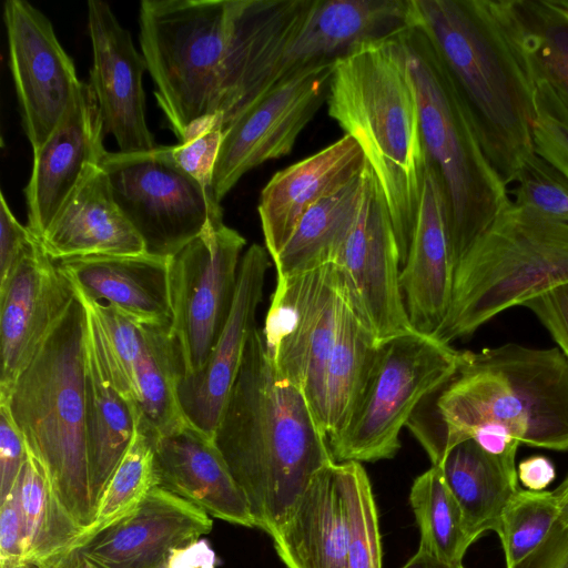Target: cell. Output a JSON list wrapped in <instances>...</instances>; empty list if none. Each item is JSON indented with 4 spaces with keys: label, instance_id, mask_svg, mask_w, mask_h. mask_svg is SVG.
I'll list each match as a JSON object with an SVG mask.
<instances>
[{
    "label": "cell",
    "instance_id": "cell-52",
    "mask_svg": "<svg viewBox=\"0 0 568 568\" xmlns=\"http://www.w3.org/2000/svg\"><path fill=\"white\" fill-rule=\"evenodd\" d=\"M1 568H37L22 560H0Z\"/></svg>",
    "mask_w": 568,
    "mask_h": 568
},
{
    "label": "cell",
    "instance_id": "cell-49",
    "mask_svg": "<svg viewBox=\"0 0 568 568\" xmlns=\"http://www.w3.org/2000/svg\"><path fill=\"white\" fill-rule=\"evenodd\" d=\"M215 555L203 541L176 549L158 568H214ZM55 568L57 565L51 564Z\"/></svg>",
    "mask_w": 568,
    "mask_h": 568
},
{
    "label": "cell",
    "instance_id": "cell-14",
    "mask_svg": "<svg viewBox=\"0 0 568 568\" xmlns=\"http://www.w3.org/2000/svg\"><path fill=\"white\" fill-rule=\"evenodd\" d=\"M334 63L321 61L294 69L225 130L211 184L216 202L252 169L292 152L327 100Z\"/></svg>",
    "mask_w": 568,
    "mask_h": 568
},
{
    "label": "cell",
    "instance_id": "cell-12",
    "mask_svg": "<svg viewBox=\"0 0 568 568\" xmlns=\"http://www.w3.org/2000/svg\"><path fill=\"white\" fill-rule=\"evenodd\" d=\"M341 302V281L333 264L276 276L261 328L275 369L301 390L322 427L325 372Z\"/></svg>",
    "mask_w": 568,
    "mask_h": 568
},
{
    "label": "cell",
    "instance_id": "cell-48",
    "mask_svg": "<svg viewBox=\"0 0 568 568\" xmlns=\"http://www.w3.org/2000/svg\"><path fill=\"white\" fill-rule=\"evenodd\" d=\"M517 477L528 490L541 491L555 480L556 469L548 457L534 455L518 464Z\"/></svg>",
    "mask_w": 568,
    "mask_h": 568
},
{
    "label": "cell",
    "instance_id": "cell-7",
    "mask_svg": "<svg viewBox=\"0 0 568 568\" xmlns=\"http://www.w3.org/2000/svg\"><path fill=\"white\" fill-rule=\"evenodd\" d=\"M403 38L427 158L445 190L456 267L511 200L480 145L452 77L428 39L413 27L403 32Z\"/></svg>",
    "mask_w": 568,
    "mask_h": 568
},
{
    "label": "cell",
    "instance_id": "cell-53",
    "mask_svg": "<svg viewBox=\"0 0 568 568\" xmlns=\"http://www.w3.org/2000/svg\"><path fill=\"white\" fill-rule=\"evenodd\" d=\"M39 568H55V567H54V566H52V565H44V566H41V567H39Z\"/></svg>",
    "mask_w": 568,
    "mask_h": 568
},
{
    "label": "cell",
    "instance_id": "cell-29",
    "mask_svg": "<svg viewBox=\"0 0 568 568\" xmlns=\"http://www.w3.org/2000/svg\"><path fill=\"white\" fill-rule=\"evenodd\" d=\"M75 291L145 324L171 325V257L148 253L57 262Z\"/></svg>",
    "mask_w": 568,
    "mask_h": 568
},
{
    "label": "cell",
    "instance_id": "cell-45",
    "mask_svg": "<svg viewBox=\"0 0 568 568\" xmlns=\"http://www.w3.org/2000/svg\"><path fill=\"white\" fill-rule=\"evenodd\" d=\"M28 226L22 225L13 215L0 194V285L12 274L19 261L36 240Z\"/></svg>",
    "mask_w": 568,
    "mask_h": 568
},
{
    "label": "cell",
    "instance_id": "cell-6",
    "mask_svg": "<svg viewBox=\"0 0 568 568\" xmlns=\"http://www.w3.org/2000/svg\"><path fill=\"white\" fill-rule=\"evenodd\" d=\"M568 283V223L513 202L455 267L452 301L435 334L452 345L501 312Z\"/></svg>",
    "mask_w": 568,
    "mask_h": 568
},
{
    "label": "cell",
    "instance_id": "cell-15",
    "mask_svg": "<svg viewBox=\"0 0 568 568\" xmlns=\"http://www.w3.org/2000/svg\"><path fill=\"white\" fill-rule=\"evenodd\" d=\"M333 265L345 298L378 344L415 332L400 288V256L392 217L369 164L357 221Z\"/></svg>",
    "mask_w": 568,
    "mask_h": 568
},
{
    "label": "cell",
    "instance_id": "cell-24",
    "mask_svg": "<svg viewBox=\"0 0 568 568\" xmlns=\"http://www.w3.org/2000/svg\"><path fill=\"white\" fill-rule=\"evenodd\" d=\"M366 165L357 141L345 134L271 178L261 192L257 211L272 262L305 212L355 180Z\"/></svg>",
    "mask_w": 568,
    "mask_h": 568
},
{
    "label": "cell",
    "instance_id": "cell-47",
    "mask_svg": "<svg viewBox=\"0 0 568 568\" xmlns=\"http://www.w3.org/2000/svg\"><path fill=\"white\" fill-rule=\"evenodd\" d=\"M513 568H568V527L557 521L539 547Z\"/></svg>",
    "mask_w": 568,
    "mask_h": 568
},
{
    "label": "cell",
    "instance_id": "cell-20",
    "mask_svg": "<svg viewBox=\"0 0 568 568\" xmlns=\"http://www.w3.org/2000/svg\"><path fill=\"white\" fill-rule=\"evenodd\" d=\"M87 6L93 55L89 84L104 131L114 136L120 152L150 151L155 145L145 120L144 58L106 2L89 0Z\"/></svg>",
    "mask_w": 568,
    "mask_h": 568
},
{
    "label": "cell",
    "instance_id": "cell-46",
    "mask_svg": "<svg viewBox=\"0 0 568 568\" xmlns=\"http://www.w3.org/2000/svg\"><path fill=\"white\" fill-rule=\"evenodd\" d=\"M23 520L17 486L0 499V560L23 561Z\"/></svg>",
    "mask_w": 568,
    "mask_h": 568
},
{
    "label": "cell",
    "instance_id": "cell-3",
    "mask_svg": "<svg viewBox=\"0 0 568 568\" xmlns=\"http://www.w3.org/2000/svg\"><path fill=\"white\" fill-rule=\"evenodd\" d=\"M404 31L337 59L326 100L328 115L357 141L383 190L400 267L428 164Z\"/></svg>",
    "mask_w": 568,
    "mask_h": 568
},
{
    "label": "cell",
    "instance_id": "cell-44",
    "mask_svg": "<svg viewBox=\"0 0 568 568\" xmlns=\"http://www.w3.org/2000/svg\"><path fill=\"white\" fill-rule=\"evenodd\" d=\"M523 306L538 318L568 359V283L535 296Z\"/></svg>",
    "mask_w": 568,
    "mask_h": 568
},
{
    "label": "cell",
    "instance_id": "cell-31",
    "mask_svg": "<svg viewBox=\"0 0 568 568\" xmlns=\"http://www.w3.org/2000/svg\"><path fill=\"white\" fill-rule=\"evenodd\" d=\"M438 466L471 539L496 532L504 509L519 489L516 459L491 455L468 438L455 445Z\"/></svg>",
    "mask_w": 568,
    "mask_h": 568
},
{
    "label": "cell",
    "instance_id": "cell-27",
    "mask_svg": "<svg viewBox=\"0 0 568 568\" xmlns=\"http://www.w3.org/2000/svg\"><path fill=\"white\" fill-rule=\"evenodd\" d=\"M410 28V0H314L284 55L277 82L294 69L336 61Z\"/></svg>",
    "mask_w": 568,
    "mask_h": 568
},
{
    "label": "cell",
    "instance_id": "cell-33",
    "mask_svg": "<svg viewBox=\"0 0 568 568\" xmlns=\"http://www.w3.org/2000/svg\"><path fill=\"white\" fill-rule=\"evenodd\" d=\"M367 165L355 180L305 212L273 261L276 276L336 263L359 214Z\"/></svg>",
    "mask_w": 568,
    "mask_h": 568
},
{
    "label": "cell",
    "instance_id": "cell-10",
    "mask_svg": "<svg viewBox=\"0 0 568 568\" xmlns=\"http://www.w3.org/2000/svg\"><path fill=\"white\" fill-rule=\"evenodd\" d=\"M99 165L148 254L173 257L210 225L223 223L221 203L173 160L170 146L106 151Z\"/></svg>",
    "mask_w": 568,
    "mask_h": 568
},
{
    "label": "cell",
    "instance_id": "cell-23",
    "mask_svg": "<svg viewBox=\"0 0 568 568\" xmlns=\"http://www.w3.org/2000/svg\"><path fill=\"white\" fill-rule=\"evenodd\" d=\"M455 274L448 206L442 179L429 163L399 283L409 322L435 336L449 310Z\"/></svg>",
    "mask_w": 568,
    "mask_h": 568
},
{
    "label": "cell",
    "instance_id": "cell-21",
    "mask_svg": "<svg viewBox=\"0 0 568 568\" xmlns=\"http://www.w3.org/2000/svg\"><path fill=\"white\" fill-rule=\"evenodd\" d=\"M271 256L260 244L242 255L234 301L224 328L204 366L183 376L178 396L185 418L214 438L223 408L239 374L246 344L256 328Z\"/></svg>",
    "mask_w": 568,
    "mask_h": 568
},
{
    "label": "cell",
    "instance_id": "cell-25",
    "mask_svg": "<svg viewBox=\"0 0 568 568\" xmlns=\"http://www.w3.org/2000/svg\"><path fill=\"white\" fill-rule=\"evenodd\" d=\"M155 486L210 517L253 528L254 518L213 438L187 423L154 442Z\"/></svg>",
    "mask_w": 568,
    "mask_h": 568
},
{
    "label": "cell",
    "instance_id": "cell-19",
    "mask_svg": "<svg viewBox=\"0 0 568 568\" xmlns=\"http://www.w3.org/2000/svg\"><path fill=\"white\" fill-rule=\"evenodd\" d=\"M75 298L73 284L36 239L0 285V398L9 394Z\"/></svg>",
    "mask_w": 568,
    "mask_h": 568
},
{
    "label": "cell",
    "instance_id": "cell-26",
    "mask_svg": "<svg viewBox=\"0 0 568 568\" xmlns=\"http://www.w3.org/2000/svg\"><path fill=\"white\" fill-rule=\"evenodd\" d=\"M351 462L333 463L308 484L272 536L286 568H347Z\"/></svg>",
    "mask_w": 568,
    "mask_h": 568
},
{
    "label": "cell",
    "instance_id": "cell-35",
    "mask_svg": "<svg viewBox=\"0 0 568 568\" xmlns=\"http://www.w3.org/2000/svg\"><path fill=\"white\" fill-rule=\"evenodd\" d=\"M16 486L23 520V561L39 568L68 550L83 527L65 508L30 452Z\"/></svg>",
    "mask_w": 568,
    "mask_h": 568
},
{
    "label": "cell",
    "instance_id": "cell-22",
    "mask_svg": "<svg viewBox=\"0 0 568 568\" xmlns=\"http://www.w3.org/2000/svg\"><path fill=\"white\" fill-rule=\"evenodd\" d=\"M105 131L95 94L82 82L57 129L33 153L30 180L24 189L28 227L38 240L82 180L106 152Z\"/></svg>",
    "mask_w": 568,
    "mask_h": 568
},
{
    "label": "cell",
    "instance_id": "cell-37",
    "mask_svg": "<svg viewBox=\"0 0 568 568\" xmlns=\"http://www.w3.org/2000/svg\"><path fill=\"white\" fill-rule=\"evenodd\" d=\"M134 423L131 443L98 500L92 521L69 549L132 515L155 486V440L136 419Z\"/></svg>",
    "mask_w": 568,
    "mask_h": 568
},
{
    "label": "cell",
    "instance_id": "cell-11",
    "mask_svg": "<svg viewBox=\"0 0 568 568\" xmlns=\"http://www.w3.org/2000/svg\"><path fill=\"white\" fill-rule=\"evenodd\" d=\"M77 294L109 379L133 417L154 440L187 424L178 396L183 362L171 325L139 323Z\"/></svg>",
    "mask_w": 568,
    "mask_h": 568
},
{
    "label": "cell",
    "instance_id": "cell-43",
    "mask_svg": "<svg viewBox=\"0 0 568 568\" xmlns=\"http://www.w3.org/2000/svg\"><path fill=\"white\" fill-rule=\"evenodd\" d=\"M29 449L8 406L0 403V499L14 486Z\"/></svg>",
    "mask_w": 568,
    "mask_h": 568
},
{
    "label": "cell",
    "instance_id": "cell-17",
    "mask_svg": "<svg viewBox=\"0 0 568 568\" xmlns=\"http://www.w3.org/2000/svg\"><path fill=\"white\" fill-rule=\"evenodd\" d=\"M212 527L205 511L154 486L132 515L49 562L60 568H158Z\"/></svg>",
    "mask_w": 568,
    "mask_h": 568
},
{
    "label": "cell",
    "instance_id": "cell-9",
    "mask_svg": "<svg viewBox=\"0 0 568 568\" xmlns=\"http://www.w3.org/2000/svg\"><path fill=\"white\" fill-rule=\"evenodd\" d=\"M462 351L418 332L378 345L347 424L328 439L336 463L393 458L399 434L422 399L456 371Z\"/></svg>",
    "mask_w": 568,
    "mask_h": 568
},
{
    "label": "cell",
    "instance_id": "cell-2",
    "mask_svg": "<svg viewBox=\"0 0 568 568\" xmlns=\"http://www.w3.org/2000/svg\"><path fill=\"white\" fill-rule=\"evenodd\" d=\"M483 426L499 427L520 444L568 452V359L557 346L462 351L454 374L422 399L406 425L436 466Z\"/></svg>",
    "mask_w": 568,
    "mask_h": 568
},
{
    "label": "cell",
    "instance_id": "cell-18",
    "mask_svg": "<svg viewBox=\"0 0 568 568\" xmlns=\"http://www.w3.org/2000/svg\"><path fill=\"white\" fill-rule=\"evenodd\" d=\"M313 1L237 0L216 112L223 133L277 83Z\"/></svg>",
    "mask_w": 568,
    "mask_h": 568
},
{
    "label": "cell",
    "instance_id": "cell-41",
    "mask_svg": "<svg viewBox=\"0 0 568 568\" xmlns=\"http://www.w3.org/2000/svg\"><path fill=\"white\" fill-rule=\"evenodd\" d=\"M535 152L568 180V109L545 83L535 85Z\"/></svg>",
    "mask_w": 568,
    "mask_h": 568
},
{
    "label": "cell",
    "instance_id": "cell-51",
    "mask_svg": "<svg viewBox=\"0 0 568 568\" xmlns=\"http://www.w3.org/2000/svg\"><path fill=\"white\" fill-rule=\"evenodd\" d=\"M552 491L559 507L558 521L568 527V474L560 485Z\"/></svg>",
    "mask_w": 568,
    "mask_h": 568
},
{
    "label": "cell",
    "instance_id": "cell-4",
    "mask_svg": "<svg viewBox=\"0 0 568 568\" xmlns=\"http://www.w3.org/2000/svg\"><path fill=\"white\" fill-rule=\"evenodd\" d=\"M410 27L446 67L491 166L514 183L535 153V87L489 0H410Z\"/></svg>",
    "mask_w": 568,
    "mask_h": 568
},
{
    "label": "cell",
    "instance_id": "cell-16",
    "mask_svg": "<svg viewBox=\"0 0 568 568\" xmlns=\"http://www.w3.org/2000/svg\"><path fill=\"white\" fill-rule=\"evenodd\" d=\"M3 20L22 123L36 153L62 121L82 81L39 9L24 0H7Z\"/></svg>",
    "mask_w": 568,
    "mask_h": 568
},
{
    "label": "cell",
    "instance_id": "cell-1",
    "mask_svg": "<svg viewBox=\"0 0 568 568\" xmlns=\"http://www.w3.org/2000/svg\"><path fill=\"white\" fill-rule=\"evenodd\" d=\"M214 442L271 537L325 467L335 463L327 435L304 395L272 364L262 329L248 338Z\"/></svg>",
    "mask_w": 568,
    "mask_h": 568
},
{
    "label": "cell",
    "instance_id": "cell-13",
    "mask_svg": "<svg viewBox=\"0 0 568 568\" xmlns=\"http://www.w3.org/2000/svg\"><path fill=\"white\" fill-rule=\"evenodd\" d=\"M245 244L236 230L213 224L171 257V331L181 353L183 376L204 366L224 328Z\"/></svg>",
    "mask_w": 568,
    "mask_h": 568
},
{
    "label": "cell",
    "instance_id": "cell-38",
    "mask_svg": "<svg viewBox=\"0 0 568 568\" xmlns=\"http://www.w3.org/2000/svg\"><path fill=\"white\" fill-rule=\"evenodd\" d=\"M559 518L554 491L518 489L503 511L498 530L506 568H513L547 538Z\"/></svg>",
    "mask_w": 568,
    "mask_h": 568
},
{
    "label": "cell",
    "instance_id": "cell-50",
    "mask_svg": "<svg viewBox=\"0 0 568 568\" xmlns=\"http://www.w3.org/2000/svg\"><path fill=\"white\" fill-rule=\"evenodd\" d=\"M400 568H465L463 564H452L419 549Z\"/></svg>",
    "mask_w": 568,
    "mask_h": 568
},
{
    "label": "cell",
    "instance_id": "cell-28",
    "mask_svg": "<svg viewBox=\"0 0 568 568\" xmlns=\"http://www.w3.org/2000/svg\"><path fill=\"white\" fill-rule=\"evenodd\" d=\"M39 242L54 262L146 253L100 165L88 170Z\"/></svg>",
    "mask_w": 568,
    "mask_h": 568
},
{
    "label": "cell",
    "instance_id": "cell-39",
    "mask_svg": "<svg viewBox=\"0 0 568 568\" xmlns=\"http://www.w3.org/2000/svg\"><path fill=\"white\" fill-rule=\"evenodd\" d=\"M378 515L371 480L361 463L351 462V511L347 568H383Z\"/></svg>",
    "mask_w": 568,
    "mask_h": 568
},
{
    "label": "cell",
    "instance_id": "cell-8",
    "mask_svg": "<svg viewBox=\"0 0 568 568\" xmlns=\"http://www.w3.org/2000/svg\"><path fill=\"white\" fill-rule=\"evenodd\" d=\"M237 0H143L140 44L155 100L181 142L216 114Z\"/></svg>",
    "mask_w": 568,
    "mask_h": 568
},
{
    "label": "cell",
    "instance_id": "cell-30",
    "mask_svg": "<svg viewBox=\"0 0 568 568\" xmlns=\"http://www.w3.org/2000/svg\"><path fill=\"white\" fill-rule=\"evenodd\" d=\"M524 71L568 109V0H489Z\"/></svg>",
    "mask_w": 568,
    "mask_h": 568
},
{
    "label": "cell",
    "instance_id": "cell-5",
    "mask_svg": "<svg viewBox=\"0 0 568 568\" xmlns=\"http://www.w3.org/2000/svg\"><path fill=\"white\" fill-rule=\"evenodd\" d=\"M85 334L87 313L77 295L9 394L0 398L30 454L83 528L95 513L85 439Z\"/></svg>",
    "mask_w": 568,
    "mask_h": 568
},
{
    "label": "cell",
    "instance_id": "cell-36",
    "mask_svg": "<svg viewBox=\"0 0 568 568\" xmlns=\"http://www.w3.org/2000/svg\"><path fill=\"white\" fill-rule=\"evenodd\" d=\"M409 503L419 528V549L445 561L463 564L467 549L475 541L439 466L432 465L415 478Z\"/></svg>",
    "mask_w": 568,
    "mask_h": 568
},
{
    "label": "cell",
    "instance_id": "cell-42",
    "mask_svg": "<svg viewBox=\"0 0 568 568\" xmlns=\"http://www.w3.org/2000/svg\"><path fill=\"white\" fill-rule=\"evenodd\" d=\"M223 134L220 118L212 114L193 122L183 140L170 146L173 160L211 193L213 170Z\"/></svg>",
    "mask_w": 568,
    "mask_h": 568
},
{
    "label": "cell",
    "instance_id": "cell-34",
    "mask_svg": "<svg viewBox=\"0 0 568 568\" xmlns=\"http://www.w3.org/2000/svg\"><path fill=\"white\" fill-rule=\"evenodd\" d=\"M378 345L342 291L336 335L324 381L323 428L328 439L351 418L365 388Z\"/></svg>",
    "mask_w": 568,
    "mask_h": 568
},
{
    "label": "cell",
    "instance_id": "cell-32",
    "mask_svg": "<svg viewBox=\"0 0 568 568\" xmlns=\"http://www.w3.org/2000/svg\"><path fill=\"white\" fill-rule=\"evenodd\" d=\"M134 425L132 409L112 386L87 322L85 439L94 507L131 443Z\"/></svg>",
    "mask_w": 568,
    "mask_h": 568
},
{
    "label": "cell",
    "instance_id": "cell-40",
    "mask_svg": "<svg viewBox=\"0 0 568 568\" xmlns=\"http://www.w3.org/2000/svg\"><path fill=\"white\" fill-rule=\"evenodd\" d=\"M513 191L515 205L568 223V180L536 152L520 166Z\"/></svg>",
    "mask_w": 568,
    "mask_h": 568
}]
</instances>
